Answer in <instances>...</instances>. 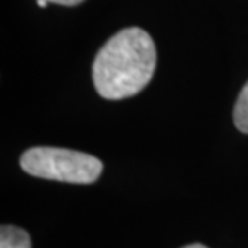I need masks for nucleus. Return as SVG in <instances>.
<instances>
[{
    "instance_id": "7",
    "label": "nucleus",
    "mask_w": 248,
    "mask_h": 248,
    "mask_svg": "<svg viewBox=\"0 0 248 248\" xmlns=\"http://www.w3.org/2000/svg\"><path fill=\"white\" fill-rule=\"evenodd\" d=\"M37 5L41 8H44V7H47V2H46V0H37Z\"/></svg>"
},
{
    "instance_id": "5",
    "label": "nucleus",
    "mask_w": 248,
    "mask_h": 248,
    "mask_svg": "<svg viewBox=\"0 0 248 248\" xmlns=\"http://www.w3.org/2000/svg\"><path fill=\"white\" fill-rule=\"evenodd\" d=\"M47 3H58V5H66V7H74V5L82 3L84 0H46Z\"/></svg>"
},
{
    "instance_id": "6",
    "label": "nucleus",
    "mask_w": 248,
    "mask_h": 248,
    "mask_svg": "<svg viewBox=\"0 0 248 248\" xmlns=\"http://www.w3.org/2000/svg\"><path fill=\"white\" fill-rule=\"evenodd\" d=\"M182 248H208V247L202 245V244H192V245H186V247H182Z\"/></svg>"
},
{
    "instance_id": "3",
    "label": "nucleus",
    "mask_w": 248,
    "mask_h": 248,
    "mask_svg": "<svg viewBox=\"0 0 248 248\" xmlns=\"http://www.w3.org/2000/svg\"><path fill=\"white\" fill-rule=\"evenodd\" d=\"M0 248H31V239L24 229L5 224L0 229Z\"/></svg>"
},
{
    "instance_id": "2",
    "label": "nucleus",
    "mask_w": 248,
    "mask_h": 248,
    "mask_svg": "<svg viewBox=\"0 0 248 248\" xmlns=\"http://www.w3.org/2000/svg\"><path fill=\"white\" fill-rule=\"evenodd\" d=\"M19 165L31 176L71 184H91L103 170L102 161L95 156L57 147L29 148L23 153Z\"/></svg>"
},
{
    "instance_id": "1",
    "label": "nucleus",
    "mask_w": 248,
    "mask_h": 248,
    "mask_svg": "<svg viewBox=\"0 0 248 248\" xmlns=\"http://www.w3.org/2000/svg\"><path fill=\"white\" fill-rule=\"evenodd\" d=\"M155 66L156 48L150 34L140 28L123 29L98 50L93 86L108 100L132 97L152 81Z\"/></svg>"
},
{
    "instance_id": "4",
    "label": "nucleus",
    "mask_w": 248,
    "mask_h": 248,
    "mask_svg": "<svg viewBox=\"0 0 248 248\" xmlns=\"http://www.w3.org/2000/svg\"><path fill=\"white\" fill-rule=\"evenodd\" d=\"M234 123L239 131L248 134V82L242 89L234 108Z\"/></svg>"
}]
</instances>
